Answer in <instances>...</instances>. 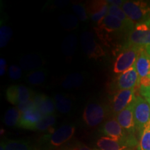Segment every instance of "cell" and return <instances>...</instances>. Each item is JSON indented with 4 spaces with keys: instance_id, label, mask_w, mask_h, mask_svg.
I'll use <instances>...</instances> for the list:
<instances>
[{
    "instance_id": "obj_1",
    "label": "cell",
    "mask_w": 150,
    "mask_h": 150,
    "mask_svg": "<svg viewBox=\"0 0 150 150\" xmlns=\"http://www.w3.org/2000/svg\"><path fill=\"white\" fill-rule=\"evenodd\" d=\"M133 28L134 25H129L115 17L108 14L97 23L95 30L97 36L102 42H104V44L108 45L109 42L113 40L115 35L131 30Z\"/></svg>"
},
{
    "instance_id": "obj_2",
    "label": "cell",
    "mask_w": 150,
    "mask_h": 150,
    "mask_svg": "<svg viewBox=\"0 0 150 150\" xmlns=\"http://www.w3.org/2000/svg\"><path fill=\"white\" fill-rule=\"evenodd\" d=\"M101 132L106 137L126 143L131 147L137 145L136 138L128 136L118 122L117 119L114 117L108 118L104 122L101 129Z\"/></svg>"
},
{
    "instance_id": "obj_3",
    "label": "cell",
    "mask_w": 150,
    "mask_h": 150,
    "mask_svg": "<svg viewBox=\"0 0 150 150\" xmlns=\"http://www.w3.org/2000/svg\"><path fill=\"white\" fill-rule=\"evenodd\" d=\"M109 108L104 103L91 102L86 105L83 112L84 122L89 127H96L108 119Z\"/></svg>"
},
{
    "instance_id": "obj_4",
    "label": "cell",
    "mask_w": 150,
    "mask_h": 150,
    "mask_svg": "<svg viewBox=\"0 0 150 150\" xmlns=\"http://www.w3.org/2000/svg\"><path fill=\"white\" fill-rule=\"evenodd\" d=\"M121 8L133 22L140 23L150 19V6L145 1H126Z\"/></svg>"
},
{
    "instance_id": "obj_5",
    "label": "cell",
    "mask_w": 150,
    "mask_h": 150,
    "mask_svg": "<svg viewBox=\"0 0 150 150\" xmlns=\"http://www.w3.org/2000/svg\"><path fill=\"white\" fill-rule=\"evenodd\" d=\"M140 48L134 45H128L118 54L113 65V72L122 74L134 66Z\"/></svg>"
},
{
    "instance_id": "obj_6",
    "label": "cell",
    "mask_w": 150,
    "mask_h": 150,
    "mask_svg": "<svg viewBox=\"0 0 150 150\" xmlns=\"http://www.w3.org/2000/svg\"><path fill=\"white\" fill-rule=\"evenodd\" d=\"M134 114L136 129L141 134L150 125V106L148 101L143 97H136L134 102Z\"/></svg>"
},
{
    "instance_id": "obj_7",
    "label": "cell",
    "mask_w": 150,
    "mask_h": 150,
    "mask_svg": "<svg viewBox=\"0 0 150 150\" xmlns=\"http://www.w3.org/2000/svg\"><path fill=\"white\" fill-rule=\"evenodd\" d=\"M81 44L86 55L92 59H98L106 55V52L97 42L95 35L91 31H85L81 35Z\"/></svg>"
},
{
    "instance_id": "obj_8",
    "label": "cell",
    "mask_w": 150,
    "mask_h": 150,
    "mask_svg": "<svg viewBox=\"0 0 150 150\" xmlns=\"http://www.w3.org/2000/svg\"><path fill=\"white\" fill-rule=\"evenodd\" d=\"M150 45V19L137 24L129 36V45L145 47Z\"/></svg>"
},
{
    "instance_id": "obj_9",
    "label": "cell",
    "mask_w": 150,
    "mask_h": 150,
    "mask_svg": "<svg viewBox=\"0 0 150 150\" xmlns=\"http://www.w3.org/2000/svg\"><path fill=\"white\" fill-rule=\"evenodd\" d=\"M135 99V88L119 91L114 95L110 104L112 113L117 115L132 104Z\"/></svg>"
},
{
    "instance_id": "obj_10",
    "label": "cell",
    "mask_w": 150,
    "mask_h": 150,
    "mask_svg": "<svg viewBox=\"0 0 150 150\" xmlns=\"http://www.w3.org/2000/svg\"><path fill=\"white\" fill-rule=\"evenodd\" d=\"M6 99L9 103L18 105L33 98V92L23 85L11 86L6 90Z\"/></svg>"
},
{
    "instance_id": "obj_11",
    "label": "cell",
    "mask_w": 150,
    "mask_h": 150,
    "mask_svg": "<svg viewBox=\"0 0 150 150\" xmlns=\"http://www.w3.org/2000/svg\"><path fill=\"white\" fill-rule=\"evenodd\" d=\"M76 128L72 125H62L52 134H48L50 144L52 147H59L69 141L74 136Z\"/></svg>"
},
{
    "instance_id": "obj_12",
    "label": "cell",
    "mask_w": 150,
    "mask_h": 150,
    "mask_svg": "<svg viewBox=\"0 0 150 150\" xmlns=\"http://www.w3.org/2000/svg\"><path fill=\"white\" fill-rule=\"evenodd\" d=\"M134 102L116 115V119L128 136L135 138L136 126L134 114Z\"/></svg>"
},
{
    "instance_id": "obj_13",
    "label": "cell",
    "mask_w": 150,
    "mask_h": 150,
    "mask_svg": "<svg viewBox=\"0 0 150 150\" xmlns=\"http://www.w3.org/2000/svg\"><path fill=\"white\" fill-rule=\"evenodd\" d=\"M84 6L87 11L89 18L97 23L100 22L108 15L109 4L107 1L104 0L90 1L86 3Z\"/></svg>"
},
{
    "instance_id": "obj_14",
    "label": "cell",
    "mask_w": 150,
    "mask_h": 150,
    "mask_svg": "<svg viewBox=\"0 0 150 150\" xmlns=\"http://www.w3.org/2000/svg\"><path fill=\"white\" fill-rule=\"evenodd\" d=\"M138 83H139V76L135 65L120 74L116 80L117 88L119 91L134 89Z\"/></svg>"
},
{
    "instance_id": "obj_15",
    "label": "cell",
    "mask_w": 150,
    "mask_h": 150,
    "mask_svg": "<svg viewBox=\"0 0 150 150\" xmlns=\"http://www.w3.org/2000/svg\"><path fill=\"white\" fill-rule=\"evenodd\" d=\"M43 117L44 116L36 108L28 110L22 113L18 127L22 129L34 130L37 124Z\"/></svg>"
},
{
    "instance_id": "obj_16",
    "label": "cell",
    "mask_w": 150,
    "mask_h": 150,
    "mask_svg": "<svg viewBox=\"0 0 150 150\" xmlns=\"http://www.w3.org/2000/svg\"><path fill=\"white\" fill-rule=\"evenodd\" d=\"M35 107L43 116L53 115L55 112L56 105L54 99L50 98L44 94H37L33 97Z\"/></svg>"
},
{
    "instance_id": "obj_17",
    "label": "cell",
    "mask_w": 150,
    "mask_h": 150,
    "mask_svg": "<svg viewBox=\"0 0 150 150\" xmlns=\"http://www.w3.org/2000/svg\"><path fill=\"white\" fill-rule=\"evenodd\" d=\"M135 67L139 76V79L150 76V56L143 48H140Z\"/></svg>"
},
{
    "instance_id": "obj_18",
    "label": "cell",
    "mask_w": 150,
    "mask_h": 150,
    "mask_svg": "<svg viewBox=\"0 0 150 150\" xmlns=\"http://www.w3.org/2000/svg\"><path fill=\"white\" fill-rule=\"evenodd\" d=\"M96 145L99 150H130L131 148L126 143L117 141L106 136L99 138Z\"/></svg>"
},
{
    "instance_id": "obj_19",
    "label": "cell",
    "mask_w": 150,
    "mask_h": 150,
    "mask_svg": "<svg viewBox=\"0 0 150 150\" xmlns=\"http://www.w3.org/2000/svg\"><path fill=\"white\" fill-rule=\"evenodd\" d=\"M21 68L27 71H35L42 66V60L38 55L35 54H26L20 60Z\"/></svg>"
},
{
    "instance_id": "obj_20",
    "label": "cell",
    "mask_w": 150,
    "mask_h": 150,
    "mask_svg": "<svg viewBox=\"0 0 150 150\" xmlns=\"http://www.w3.org/2000/svg\"><path fill=\"white\" fill-rule=\"evenodd\" d=\"M84 82V77L80 73H72L67 75L62 81V87L65 89L77 88L82 86Z\"/></svg>"
},
{
    "instance_id": "obj_21",
    "label": "cell",
    "mask_w": 150,
    "mask_h": 150,
    "mask_svg": "<svg viewBox=\"0 0 150 150\" xmlns=\"http://www.w3.org/2000/svg\"><path fill=\"white\" fill-rule=\"evenodd\" d=\"M56 123V116L54 115L44 116L35 127L34 130L41 132L47 131L48 134H52L56 129L53 126Z\"/></svg>"
},
{
    "instance_id": "obj_22",
    "label": "cell",
    "mask_w": 150,
    "mask_h": 150,
    "mask_svg": "<svg viewBox=\"0 0 150 150\" xmlns=\"http://www.w3.org/2000/svg\"><path fill=\"white\" fill-rule=\"evenodd\" d=\"M54 99L56 108L61 113H67L72 109V101L65 95L57 94L54 96Z\"/></svg>"
},
{
    "instance_id": "obj_23",
    "label": "cell",
    "mask_w": 150,
    "mask_h": 150,
    "mask_svg": "<svg viewBox=\"0 0 150 150\" xmlns=\"http://www.w3.org/2000/svg\"><path fill=\"white\" fill-rule=\"evenodd\" d=\"M21 115L22 112L18 108H11L6 112L4 117V122L5 125L8 127L18 126Z\"/></svg>"
},
{
    "instance_id": "obj_24",
    "label": "cell",
    "mask_w": 150,
    "mask_h": 150,
    "mask_svg": "<svg viewBox=\"0 0 150 150\" xmlns=\"http://www.w3.org/2000/svg\"><path fill=\"white\" fill-rule=\"evenodd\" d=\"M77 47V39L76 35L70 34L65 38L62 43V51L66 56H72Z\"/></svg>"
},
{
    "instance_id": "obj_25",
    "label": "cell",
    "mask_w": 150,
    "mask_h": 150,
    "mask_svg": "<svg viewBox=\"0 0 150 150\" xmlns=\"http://www.w3.org/2000/svg\"><path fill=\"white\" fill-rule=\"evenodd\" d=\"M4 143L5 150H33L29 142L24 140H7Z\"/></svg>"
},
{
    "instance_id": "obj_26",
    "label": "cell",
    "mask_w": 150,
    "mask_h": 150,
    "mask_svg": "<svg viewBox=\"0 0 150 150\" xmlns=\"http://www.w3.org/2000/svg\"><path fill=\"white\" fill-rule=\"evenodd\" d=\"M108 14L112 16L115 18H117L121 21H122L125 23L129 24V25H134V22L129 19L125 13L124 12L121 7L117 6L115 5H111L109 4L108 6Z\"/></svg>"
},
{
    "instance_id": "obj_27",
    "label": "cell",
    "mask_w": 150,
    "mask_h": 150,
    "mask_svg": "<svg viewBox=\"0 0 150 150\" xmlns=\"http://www.w3.org/2000/svg\"><path fill=\"white\" fill-rule=\"evenodd\" d=\"M60 23L67 30L75 29L78 27L77 17L70 14H64L59 17Z\"/></svg>"
},
{
    "instance_id": "obj_28",
    "label": "cell",
    "mask_w": 150,
    "mask_h": 150,
    "mask_svg": "<svg viewBox=\"0 0 150 150\" xmlns=\"http://www.w3.org/2000/svg\"><path fill=\"white\" fill-rule=\"evenodd\" d=\"M138 150H150V125L140 134Z\"/></svg>"
},
{
    "instance_id": "obj_29",
    "label": "cell",
    "mask_w": 150,
    "mask_h": 150,
    "mask_svg": "<svg viewBox=\"0 0 150 150\" xmlns=\"http://www.w3.org/2000/svg\"><path fill=\"white\" fill-rule=\"evenodd\" d=\"M46 73L43 70H35L28 75V82L32 85H40L45 81Z\"/></svg>"
},
{
    "instance_id": "obj_30",
    "label": "cell",
    "mask_w": 150,
    "mask_h": 150,
    "mask_svg": "<svg viewBox=\"0 0 150 150\" xmlns=\"http://www.w3.org/2000/svg\"><path fill=\"white\" fill-rule=\"evenodd\" d=\"M12 29L8 26L1 25L0 28V47H4L8 44L12 36Z\"/></svg>"
},
{
    "instance_id": "obj_31",
    "label": "cell",
    "mask_w": 150,
    "mask_h": 150,
    "mask_svg": "<svg viewBox=\"0 0 150 150\" xmlns=\"http://www.w3.org/2000/svg\"><path fill=\"white\" fill-rule=\"evenodd\" d=\"M72 9L76 15V17L81 21H86L89 18L85 6L81 4H74Z\"/></svg>"
},
{
    "instance_id": "obj_32",
    "label": "cell",
    "mask_w": 150,
    "mask_h": 150,
    "mask_svg": "<svg viewBox=\"0 0 150 150\" xmlns=\"http://www.w3.org/2000/svg\"><path fill=\"white\" fill-rule=\"evenodd\" d=\"M8 75L11 79H19L22 76V68L16 65H11L8 69Z\"/></svg>"
},
{
    "instance_id": "obj_33",
    "label": "cell",
    "mask_w": 150,
    "mask_h": 150,
    "mask_svg": "<svg viewBox=\"0 0 150 150\" xmlns=\"http://www.w3.org/2000/svg\"><path fill=\"white\" fill-rule=\"evenodd\" d=\"M20 110V112H24L25 111H27L28 110L32 109V108H35V104L34 103V101H33V99H30V100L27 101V102L21 103V104L18 105V107H17Z\"/></svg>"
},
{
    "instance_id": "obj_34",
    "label": "cell",
    "mask_w": 150,
    "mask_h": 150,
    "mask_svg": "<svg viewBox=\"0 0 150 150\" xmlns=\"http://www.w3.org/2000/svg\"><path fill=\"white\" fill-rule=\"evenodd\" d=\"M65 150H92L91 148L88 147L83 144L81 143H77L76 145L72 146L68 149H65Z\"/></svg>"
},
{
    "instance_id": "obj_35",
    "label": "cell",
    "mask_w": 150,
    "mask_h": 150,
    "mask_svg": "<svg viewBox=\"0 0 150 150\" xmlns=\"http://www.w3.org/2000/svg\"><path fill=\"white\" fill-rule=\"evenodd\" d=\"M6 68V61L4 58L0 59V75L3 76L4 75Z\"/></svg>"
},
{
    "instance_id": "obj_36",
    "label": "cell",
    "mask_w": 150,
    "mask_h": 150,
    "mask_svg": "<svg viewBox=\"0 0 150 150\" xmlns=\"http://www.w3.org/2000/svg\"><path fill=\"white\" fill-rule=\"evenodd\" d=\"M140 93H141L142 97H143L148 102H150V88H140Z\"/></svg>"
},
{
    "instance_id": "obj_37",
    "label": "cell",
    "mask_w": 150,
    "mask_h": 150,
    "mask_svg": "<svg viewBox=\"0 0 150 150\" xmlns=\"http://www.w3.org/2000/svg\"><path fill=\"white\" fill-rule=\"evenodd\" d=\"M108 4L111 5H115L117 6H122V5L123 4V3L125 2L124 1H121V0H109V1H107Z\"/></svg>"
},
{
    "instance_id": "obj_38",
    "label": "cell",
    "mask_w": 150,
    "mask_h": 150,
    "mask_svg": "<svg viewBox=\"0 0 150 150\" xmlns=\"http://www.w3.org/2000/svg\"><path fill=\"white\" fill-rule=\"evenodd\" d=\"M0 150H5L4 143V142H1V145H0Z\"/></svg>"
},
{
    "instance_id": "obj_39",
    "label": "cell",
    "mask_w": 150,
    "mask_h": 150,
    "mask_svg": "<svg viewBox=\"0 0 150 150\" xmlns=\"http://www.w3.org/2000/svg\"><path fill=\"white\" fill-rule=\"evenodd\" d=\"M149 106H150V102H149Z\"/></svg>"
},
{
    "instance_id": "obj_40",
    "label": "cell",
    "mask_w": 150,
    "mask_h": 150,
    "mask_svg": "<svg viewBox=\"0 0 150 150\" xmlns=\"http://www.w3.org/2000/svg\"><path fill=\"white\" fill-rule=\"evenodd\" d=\"M97 150H99V149H97Z\"/></svg>"
}]
</instances>
